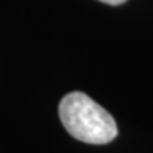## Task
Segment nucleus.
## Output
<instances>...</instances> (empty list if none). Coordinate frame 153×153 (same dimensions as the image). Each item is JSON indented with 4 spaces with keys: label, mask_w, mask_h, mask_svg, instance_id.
<instances>
[{
    "label": "nucleus",
    "mask_w": 153,
    "mask_h": 153,
    "mask_svg": "<svg viewBox=\"0 0 153 153\" xmlns=\"http://www.w3.org/2000/svg\"><path fill=\"white\" fill-rule=\"evenodd\" d=\"M99 2H104L107 5H122L124 2H127V0H99Z\"/></svg>",
    "instance_id": "f03ea898"
},
{
    "label": "nucleus",
    "mask_w": 153,
    "mask_h": 153,
    "mask_svg": "<svg viewBox=\"0 0 153 153\" xmlns=\"http://www.w3.org/2000/svg\"><path fill=\"white\" fill-rule=\"evenodd\" d=\"M59 118L77 141L102 146L118 136V125L104 107L82 91H71L59 104Z\"/></svg>",
    "instance_id": "f257e3e1"
}]
</instances>
